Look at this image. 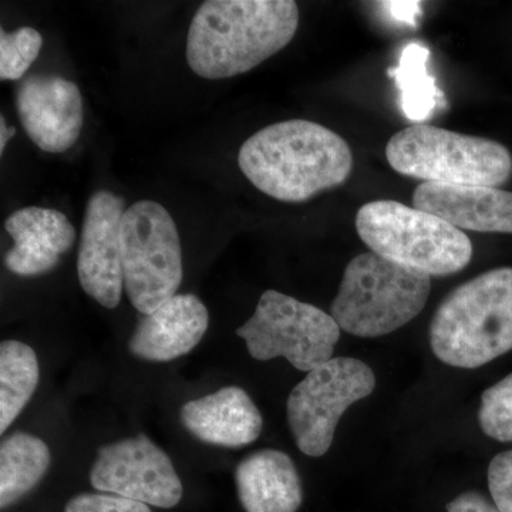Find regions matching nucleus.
I'll return each mask as SVG.
<instances>
[{
	"instance_id": "obj_1",
	"label": "nucleus",
	"mask_w": 512,
	"mask_h": 512,
	"mask_svg": "<svg viewBox=\"0 0 512 512\" xmlns=\"http://www.w3.org/2000/svg\"><path fill=\"white\" fill-rule=\"evenodd\" d=\"M238 165L269 197L303 202L345 183L353 154L335 131L309 120H288L249 137L239 150Z\"/></svg>"
},
{
	"instance_id": "obj_2",
	"label": "nucleus",
	"mask_w": 512,
	"mask_h": 512,
	"mask_svg": "<svg viewBox=\"0 0 512 512\" xmlns=\"http://www.w3.org/2000/svg\"><path fill=\"white\" fill-rule=\"evenodd\" d=\"M298 26L292 0H208L188 30V66L208 80L247 73L285 49Z\"/></svg>"
},
{
	"instance_id": "obj_3",
	"label": "nucleus",
	"mask_w": 512,
	"mask_h": 512,
	"mask_svg": "<svg viewBox=\"0 0 512 512\" xmlns=\"http://www.w3.org/2000/svg\"><path fill=\"white\" fill-rule=\"evenodd\" d=\"M440 362L477 369L512 350V268H497L458 286L430 325Z\"/></svg>"
},
{
	"instance_id": "obj_4",
	"label": "nucleus",
	"mask_w": 512,
	"mask_h": 512,
	"mask_svg": "<svg viewBox=\"0 0 512 512\" xmlns=\"http://www.w3.org/2000/svg\"><path fill=\"white\" fill-rule=\"evenodd\" d=\"M431 276L366 252L346 266L330 315L359 338H379L403 328L429 301Z\"/></svg>"
},
{
	"instance_id": "obj_5",
	"label": "nucleus",
	"mask_w": 512,
	"mask_h": 512,
	"mask_svg": "<svg viewBox=\"0 0 512 512\" xmlns=\"http://www.w3.org/2000/svg\"><path fill=\"white\" fill-rule=\"evenodd\" d=\"M356 229L370 252L429 276L457 274L473 258L461 229L402 202H367L357 211Z\"/></svg>"
},
{
	"instance_id": "obj_6",
	"label": "nucleus",
	"mask_w": 512,
	"mask_h": 512,
	"mask_svg": "<svg viewBox=\"0 0 512 512\" xmlns=\"http://www.w3.org/2000/svg\"><path fill=\"white\" fill-rule=\"evenodd\" d=\"M386 158L396 173L424 183L497 188L512 174V157L503 144L429 124L394 134Z\"/></svg>"
},
{
	"instance_id": "obj_7",
	"label": "nucleus",
	"mask_w": 512,
	"mask_h": 512,
	"mask_svg": "<svg viewBox=\"0 0 512 512\" xmlns=\"http://www.w3.org/2000/svg\"><path fill=\"white\" fill-rule=\"evenodd\" d=\"M124 289L143 315L177 295L183 282L180 235L170 212L158 202L131 205L121 221Z\"/></svg>"
},
{
	"instance_id": "obj_8",
	"label": "nucleus",
	"mask_w": 512,
	"mask_h": 512,
	"mask_svg": "<svg viewBox=\"0 0 512 512\" xmlns=\"http://www.w3.org/2000/svg\"><path fill=\"white\" fill-rule=\"evenodd\" d=\"M237 335L255 360L285 357L295 369L309 373L333 359L340 328L322 309L269 289Z\"/></svg>"
},
{
	"instance_id": "obj_9",
	"label": "nucleus",
	"mask_w": 512,
	"mask_h": 512,
	"mask_svg": "<svg viewBox=\"0 0 512 512\" xmlns=\"http://www.w3.org/2000/svg\"><path fill=\"white\" fill-rule=\"evenodd\" d=\"M375 387V373L355 357H333L311 370L293 387L286 404L289 429L299 450L309 457L325 456L343 414Z\"/></svg>"
},
{
	"instance_id": "obj_10",
	"label": "nucleus",
	"mask_w": 512,
	"mask_h": 512,
	"mask_svg": "<svg viewBox=\"0 0 512 512\" xmlns=\"http://www.w3.org/2000/svg\"><path fill=\"white\" fill-rule=\"evenodd\" d=\"M90 483L99 493L158 508H174L183 498V484L173 461L143 433L101 446L90 470Z\"/></svg>"
},
{
	"instance_id": "obj_11",
	"label": "nucleus",
	"mask_w": 512,
	"mask_h": 512,
	"mask_svg": "<svg viewBox=\"0 0 512 512\" xmlns=\"http://www.w3.org/2000/svg\"><path fill=\"white\" fill-rule=\"evenodd\" d=\"M124 204V198L113 192H94L87 202L77 255V275L83 291L107 309L117 308L124 288L121 259Z\"/></svg>"
},
{
	"instance_id": "obj_12",
	"label": "nucleus",
	"mask_w": 512,
	"mask_h": 512,
	"mask_svg": "<svg viewBox=\"0 0 512 512\" xmlns=\"http://www.w3.org/2000/svg\"><path fill=\"white\" fill-rule=\"evenodd\" d=\"M16 110L30 140L46 153H64L82 134V93L63 77L35 74L23 79L16 90Z\"/></svg>"
},
{
	"instance_id": "obj_13",
	"label": "nucleus",
	"mask_w": 512,
	"mask_h": 512,
	"mask_svg": "<svg viewBox=\"0 0 512 512\" xmlns=\"http://www.w3.org/2000/svg\"><path fill=\"white\" fill-rule=\"evenodd\" d=\"M210 313L191 293L174 295L143 315L128 342L131 355L146 362H171L190 353L207 333Z\"/></svg>"
},
{
	"instance_id": "obj_14",
	"label": "nucleus",
	"mask_w": 512,
	"mask_h": 512,
	"mask_svg": "<svg viewBox=\"0 0 512 512\" xmlns=\"http://www.w3.org/2000/svg\"><path fill=\"white\" fill-rule=\"evenodd\" d=\"M413 207L458 229L512 234V192L500 188L423 183L413 192Z\"/></svg>"
},
{
	"instance_id": "obj_15",
	"label": "nucleus",
	"mask_w": 512,
	"mask_h": 512,
	"mask_svg": "<svg viewBox=\"0 0 512 512\" xmlns=\"http://www.w3.org/2000/svg\"><path fill=\"white\" fill-rule=\"evenodd\" d=\"M5 229L15 242L5 256V265L19 276L53 271L76 241L72 222L52 208H20L6 220Z\"/></svg>"
},
{
	"instance_id": "obj_16",
	"label": "nucleus",
	"mask_w": 512,
	"mask_h": 512,
	"mask_svg": "<svg viewBox=\"0 0 512 512\" xmlns=\"http://www.w3.org/2000/svg\"><path fill=\"white\" fill-rule=\"evenodd\" d=\"M185 430L201 443L239 448L261 436V412L244 389L222 387L218 392L185 403L180 410Z\"/></svg>"
},
{
	"instance_id": "obj_17",
	"label": "nucleus",
	"mask_w": 512,
	"mask_h": 512,
	"mask_svg": "<svg viewBox=\"0 0 512 512\" xmlns=\"http://www.w3.org/2000/svg\"><path fill=\"white\" fill-rule=\"evenodd\" d=\"M235 485L245 512H296L303 503L298 468L288 454L264 448L235 468Z\"/></svg>"
},
{
	"instance_id": "obj_18",
	"label": "nucleus",
	"mask_w": 512,
	"mask_h": 512,
	"mask_svg": "<svg viewBox=\"0 0 512 512\" xmlns=\"http://www.w3.org/2000/svg\"><path fill=\"white\" fill-rule=\"evenodd\" d=\"M52 463L49 447L42 439L15 431L0 444V508L12 507L46 476Z\"/></svg>"
},
{
	"instance_id": "obj_19",
	"label": "nucleus",
	"mask_w": 512,
	"mask_h": 512,
	"mask_svg": "<svg viewBox=\"0 0 512 512\" xmlns=\"http://www.w3.org/2000/svg\"><path fill=\"white\" fill-rule=\"evenodd\" d=\"M39 379L35 350L19 340H3L0 345V433L5 434L28 406Z\"/></svg>"
},
{
	"instance_id": "obj_20",
	"label": "nucleus",
	"mask_w": 512,
	"mask_h": 512,
	"mask_svg": "<svg viewBox=\"0 0 512 512\" xmlns=\"http://www.w3.org/2000/svg\"><path fill=\"white\" fill-rule=\"evenodd\" d=\"M427 57L429 50L412 43L404 49L399 69L392 70L403 93L404 113L412 120L429 117L439 104L437 96H443L434 86L433 77L426 73Z\"/></svg>"
},
{
	"instance_id": "obj_21",
	"label": "nucleus",
	"mask_w": 512,
	"mask_h": 512,
	"mask_svg": "<svg viewBox=\"0 0 512 512\" xmlns=\"http://www.w3.org/2000/svg\"><path fill=\"white\" fill-rule=\"evenodd\" d=\"M43 37L33 28L0 30V80H20L39 56Z\"/></svg>"
},
{
	"instance_id": "obj_22",
	"label": "nucleus",
	"mask_w": 512,
	"mask_h": 512,
	"mask_svg": "<svg viewBox=\"0 0 512 512\" xmlns=\"http://www.w3.org/2000/svg\"><path fill=\"white\" fill-rule=\"evenodd\" d=\"M481 430L491 439L501 443L512 441V373L481 396L478 410Z\"/></svg>"
},
{
	"instance_id": "obj_23",
	"label": "nucleus",
	"mask_w": 512,
	"mask_h": 512,
	"mask_svg": "<svg viewBox=\"0 0 512 512\" xmlns=\"http://www.w3.org/2000/svg\"><path fill=\"white\" fill-rule=\"evenodd\" d=\"M64 512H151L147 504L128 500L120 495L83 493L74 495Z\"/></svg>"
},
{
	"instance_id": "obj_24",
	"label": "nucleus",
	"mask_w": 512,
	"mask_h": 512,
	"mask_svg": "<svg viewBox=\"0 0 512 512\" xmlns=\"http://www.w3.org/2000/svg\"><path fill=\"white\" fill-rule=\"evenodd\" d=\"M488 488L500 512H512V450L497 454L488 467Z\"/></svg>"
},
{
	"instance_id": "obj_25",
	"label": "nucleus",
	"mask_w": 512,
	"mask_h": 512,
	"mask_svg": "<svg viewBox=\"0 0 512 512\" xmlns=\"http://www.w3.org/2000/svg\"><path fill=\"white\" fill-rule=\"evenodd\" d=\"M447 512H500L494 503L477 491H466L447 504Z\"/></svg>"
},
{
	"instance_id": "obj_26",
	"label": "nucleus",
	"mask_w": 512,
	"mask_h": 512,
	"mask_svg": "<svg viewBox=\"0 0 512 512\" xmlns=\"http://www.w3.org/2000/svg\"><path fill=\"white\" fill-rule=\"evenodd\" d=\"M16 128L6 126L5 117H0V154L5 153L6 144L15 136Z\"/></svg>"
}]
</instances>
